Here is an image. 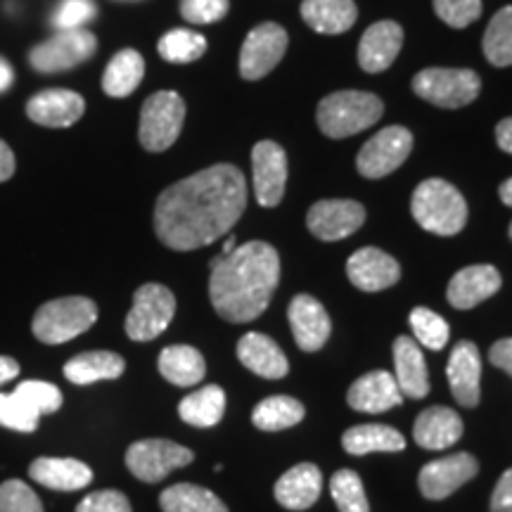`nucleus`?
<instances>
[{
    "label": "nucleus",
    "mask_w": 512,
    "mask_h": 512,
    "mask_svg": "<svg viewBox=\"0 0 512 512\" xmlns=\"http://www.w3.org/2000/svg\"><path fill=\"white\" fill-rule=\"evenodd\" d=\"M503 280L496 266L491 264H475L458 271L446 287V299L453 309L467 311L475 309L482 302L501 290Z\"/></svg>",
    "instance_id": "obj_19"
},
{
    "label": "nucleus",
    "mask_w": 512,
    "mask_h": 512,
    "mask_svg": "<svg viewBox=\"0 0 512 512\" xmlns=\"http://www.w3.org/2000/svg\"><path fill=\"white\" fill-rule=\"evenodd\" d=\"M290 36L275 22H264L249 31L240 50V74L247 81H259L271 74L283 60Z\"/></svg>",
    "instance_id": "obj_11"
},
{
    "label": "nucleus",
    "mask_w": 512,
    "mask_h": 512,
    "mask_svg": "<svg viewBox=\"0 0 512 512\" xmlns=\"http://www.w3.org/2000/svg\"><path fill=\"white\" fill-rule=\"evenodd\" d=\"M413 91L418 98L444 110H460L479 98L482 79L472 69L430 67L413 76Z\"/></svg>",
    "instance_id": "obj_6"
},
{
    "label": "nucleus",
    "mask_w": 512,
    "mask_h": 512,
    "mask_svg": "<svg viewBox=\"0 0 512 512\" xmlns=\"http://www.w3.org/2000/svg\"><path fill=\"white\" fill-rule=\"evenodd\" d=\"M247 209V178L214 164L169 185L155 204V233L169 249L190 252L223 238Z\"/></svg>",
    "instance_id": "obj_1"
},
{
    "label": "nucleus",
    "mask_w": 512,
    "mask_h": 512,
    "mask_svg": "<svg viewBox=\"0 0 512 512\" xmlns=\"http://www.w3.org/2000/svg\"><path fill=\"white\" fill-rule=\"evenodd\" d=\"M411 328L415 342L432 351L444 349L448 337H451V328H448L446 320L432 309H425V306H418V309L411 311Z\"/></svg>",
    "instance_id": "obj_39"
},
{
    "label": "nucleus",
    "mask_w": 512,
    "mask_h": 512,
    "mask_svg": "<svg viewBox=\"0 0 512 512\" xmlns=\"http://www.w3.org/2000/svg\"><path fill=\"white\" fill-rule=\"evenodd\" d=\"M330 494L339 512H370L366 489L354 470L335 472L330 479Z\"/></svg>",
    "instance_id": "obj_38"
},
{
    "label": "nucleus",
    "mask_w": 512,
    "mask_h": 512,
    "mask_svg": "<svg viewBox=\"0 0 512 512\" xmlns=\"http://www.w3.org/2000/svg\"><path fill=\"white\" fill-rule=\"evenodd\" d=\"M145 76V60L138 50H119L102 74V91L110 98H126L140 86Z\"/></svg>",
    "instance_id": "obj_32"
},
{
    "label": "nucleus",
    "mask_w": 512,
    "mask_h": 512,
    "mask_svg": "<svg viewBox=\"0 0 512 512\" xmlns=\"http://www.w3.org/2000/svg\"><path fill=\"white\" fill-rule=\"evenodd\" d=\"M510 240H512V223H510Z\"/></svg>",
    "instance_id": "obj_55"
},
{
    "label": "nucleus",
    "mask_w": 512,
    "mask_h": 512,
    "mask_svg": "<svg viewBox=\"0 0 512 512\" xmlns=\"http://www.w3.org/2000/svg\"><path fill=\"white\" fill-rule=\"evenodd\" d=\"M19 375V363L10 356H0V384L15 380Z\"/></svg>",
    "instance_id": "obj_51"
},
{
    "label": "nucleus",
    "mask_w": 512,
    "mask_h": 512,
    "mask_svg": "<svg viewBox=\"0 0 512 512\" xmlns=\"http://www.w3.org/2000/svg\"><path fill=\"white\" fill-rule=\"evenodd\" d=\"M342 446L349 456L368 453H399L406 448V439L389 425H356L342 434Z\"/></svg>",
    "instance_id": "obj_30"
},
{
    "label": "nucleus",
    "mask_w": 512,
    "mask_h": 512,
    "mask_svg": "<svg viewBox=\"0 0 512 512\" xmlns=\"http://www.w3.org/2000/svg\"><path fill=\"white\" fill-rule=\"evenodd\" d=\"M176 316V297L169 287L145 283L133 294V306L126 316V335L133 342H150L169 328Z\"/></svg>",
    "instance_id": "obj_8"
},
{
    "label": "nucleus",
    "mask_w": 512,
    "mask_h": 512,
    "mask_svg": "<svg viewBox=\"0 0 512 512\" xmlns=\"http://www.w3.org/2000/svg\"><path fill=\"white\" fill-rule=\"evenodd\" d=\"M489 361L512 377V337L498 339L489 351Z\"/></svg>",
    "instance_id": "obj_48"
},
{
    "label": "nucleus",
    "mask_w": 512,
    "mask_h": 512,
    "mask_svg": "<svg viewBox=\"0 0 512 512\" xmlns=\"http://www.w3.org/2000/svg\"><path fill=\"white\" fill-rule=\"evenodd\" d=\"M403 46V29L399 22L384 19V22H375L373 27L366 29L358 43V64L363 72L380 74L394 64L396 57L401 53Z\"/></svg>",
    "instance_id": "obj_20"
},
{
    "label": "nucleus",
    "mask_w": 512,
    "mask_h": 512,
    "mask_svg": "<svg viewBox=\"0 0 512 512\" xmlns=\"http://www.w3.org/2000/svg\"><path fill=\"white\" fill-rule=\"evenodd\" d=\"M98 320V306L88 297H62L43 304L34 316V335L43 344H64L91 330Z\"/></svg>",
    "instance_id": "obj_5"
},
{
    "label": "nucleus",
    "mask_w": 512,
    "mask_h": 512,
    "mask_svg": "<svg viewBox=\"0 0 512 512\" xmlns=\"http://www.w3.org/2000/svg\"><path fill=\"white\" fill-rule=\"evenodd\" d=\"M0 425L15 432H36L38 415L31 413L15 394H0Z\"/></svg>",
    "instance_id": "obj_43"
},
{
    "label": "nucleus",
    "mask_w": 512,
    "mask_h": 512,
    "mask_svg": "<svg viewBox=\"0 0 512 512\" xmlns=\"http://www.w3.org/2000/svg\"><path fill=\"white\" fill-rule=\"evenodd\" d=\"M463 420L453 408L430 406L418 415L413 427L415 444L427 451H444L463 437Z\"/></svg>",
    "instance_id": "obj_24"
},
{
    "label": "nucleus",
    "mask_w": 512,
    "mask_h": 512,
    "mask_svg": "<svg viewBox=\"0 0 512 512\" xmlns=\"http://www.w3.org/2000/svg\"><path fill=\"white\" fill-rule=\"evenodd\" d=\"M12 174H15V155H12L10 145L0 140V183L8 181Z\"/></svg>",
    "instance_id": "obj_49"
},
{
    "label": "nucleus",
    "mask_w": 512,
    "mask_h": 512,
    "mask_svg": "<svg viewBox=\"0 0 512 512\" xmlns=\"http://www.w3.org/2000/svg\"><path fill=\"white\" fill-rule=\"evenodd\" d=\"M157 50L166 62L190 64L207 53V38L190 29H174L159 38Z\"/></svg>",
    "instance_id": "obj_37"
},
{
    "label": "nucleus",
    "mask_w": 512,
    "mask_h": 512,
    "mask_svg": "<svg viewBox=\"0 0 512 512\" xmlns=\"http://www.w3.org/2000/svg\"><path fill=\"white\" fill-rule=\"evenodd\" d=\"M287 320L294 335V342L302 351H320L330 339L332 323L325 306L309 294H297L287 309Z\"/></svg>",
    "instance_id": "obj_18"
},
{
    "label": "nucleus",
    "mask_w": 512,
    "mask_h": 512,
    "mask_svg": "<svg viewBox=\"0 0 512 512\" xmlns=\"http://www.w3.org/2000/svg\"><path fill=\"white\" fill-rule=\"evenodd\" d=\"M302 17L318 34L337 36L354 27L358 8L354 0H304Z\"/></svg>",
    "instance_id": "obj_28"
},
{
    "label": "nucleus",
    "mask_w": 512,
    "mask_h": 512,
    "mask_svg": "<svg viewBox=\"0 0 512 512\" xmlns=\"http://www.w3.org/2000/svg\"><path fill=\"white\" fill-rule=\"evenodd\" d=\"M83 112H86V100L67 88L41 91L27 102L29 119L48 128L72 126L83 117Z\"/></svg>",
    "instance_id": "obj_21"
},
{
    "label": "nucleus",
    "mask_w": 512,
    "mask_h": 512,
    "mask_svg": "<svg viewBox=\"0 0 512 512\" xmlns=\"http://www.w3.org/2000/svg\"><path fill=\"white\" fill-rule=\"evenodd\" d=\"M192 460L195 453L190 448L169 439H143L128 446L126 451V467L131 475L147 484L162 482L169 472L190 465Z\"/></svg>",
    "instance_id": "obj_9"
},
{
    "label": "nucleus",
    "mask_w": 512,
    "mask_h": 512,
    "mask_svg": "<svg viewBox=\"0 0 512 512\" xmlns=\"http://www.w3.org/2000/svg\"><path fill=\"white\" fill-rule=\"evenodd\" d=\"M394 368L396 382H399L401 394L408 399H425L430 394V375H427V363L422 356L420 344L411 337L394 339Z\"/></svg>",
    "instance_id": "obj_26"
},
{
    "label": "nucleus",
    "mask_w": 512,
    "mask_h": 512,
    "mask_svg": "<svg viewBox=\"0 0 512 512\" xmlns=\"http://www.w3.org/2000/svg\"><path fill=\"white\" fill-rule=\"evenodd\" d=\"M126 361L114 351H86L74 356L64 366V377L74 384H93L100 380H117L124 375Z\"/></svg>",
    "instance_id": "obj_31"
},
{
    "label": "nucleus",
    "mask_w": 512,
    "mask_h": 512,
    "mask_svg": "<svg viewBox=\"0 0 512 512\" xmlns=\"http://www.w3.org/2000/svg\"><path fill=\"white\" fill-rule=\"evenodd\" d=\"M254 197L261 207L273 209L283 202L287 185V155L273 140H261L252 150Z\"/></svg>",
    "instance_id": "obj_13"
},
{
    "label": "nucleus",
    "mask_w": 512,
    "mask_h": 512,
    "mask_svg": "<svg viewBox=\"0 0 512 512\" xmlns=\"http://www.w3.org/2000/svg\"><path fill=\"white\" fill-rule=\"evenodd\" d=\"M491 512H512V467L498 479L494 494H491Z\"/></svg>",
    "instance_id": "obj_47"
},
{
    "label": "nucleus",
    "mask_w": 512,
    "mask_h": 512,
    "mask_svg": "<svg viewBox=\"0 0 512 512\" xmlns=\"http://www.w3.org/2000/svg\"><path fill=\"white\" fill-rule=\"evenodd\" d=\"M12 79H15L12 67L8 64V60H3V57H0V93L8 91V88L12 86Z\"/></svg>",
    "instance_id": "obj_52"
},
{
    "label": "nucleus",
    "mask_w": 512,
    "mask_h": 512,
    "mask_svg": "<svg viewBox=\"0 0 512 512\" xmlns=\"http://www.w3.org/2000/svg\"><path fill=\"white\" fill-rule=\"evenodd\" d=\"M157 366L164 380L176 384V387H195V384L202 382L204 375H207L204 356L195 347H188V344L166 347L162 354H159Z\"/></svg>",
    "instance_id": "obj_29"
},
{
    "label": "nucleus",
    "mask_w": 512,
    "mask_h": 512,
    "mask_svg": "<svg viewBox=\"0 0 512 512\" xmlns=\"http://www.w3.org/2000/svg\"><path fill=\"white\" fill-rule=\"evenodd\" d=\"M434 12L453 29H465L482 15V0H434Z\"/></svg>",
    "instance_id": "obj_42"
},
{
    "label": "nucleus",
    "mask_w": 512,
    "mask_h": 512,
    "mask_svg": "<svg viewBox=\"0 0 512 512\" xmlns=\"http://www.w3.org/2000/svg\"><path fill=\"white\" fill-rule=\"evenodd\" d=\"M384 114V102L368 91H337L320 100L316 119L323 136L349 138L375 126Z\"/></svg>",
    "instance_id": "obj_4"
},
{
    "label": "nucleus",
    "mask_w": 512,
    "mask_h": 512,
    "mask_svg": "<svg viewBox=\"0 0 512 512\" xmlns=\"http://www.w3.org/2000/svg\"><path fill=\"white\" fill-rule=\"evenodd\" d=\"M446 375L453 399L463 408H477L479 396H482V356H479L475 342L463 339L453 347Z\"/></svg>",
    "instance_id": "obj_16"
},
{
    "label": "nucleus",
    "mask_w": 512,
    "mask_h": 512,
    "mask_svg": "<svg viewBox=\"0 0 512 512\" xmlns=\"http://www.w3.org/2000/svg\"><path fill=\"white\" fill-rule=\"evenodd\" d=\"M238 358L247 370L264 380H283L290 373V361L275 339L261 332H247L238 342Z\"/></svg>",
    "instance_id": "obj_23"
},
{
    "label": "nucleus",
    "mask_w": 512,
    "mask_h": 512,
    "mask_svg": "<svg viewBox=\"0 0 512 512\" xmlns=\"http://www.w3.org/2000/svg\"><path fill=\"white\" fill-rule=\"evenodd\" d=\"M235 247H238V240H235V235H233V238L226 240V245H223V252L221 254H230Z\"/></svg>",
    "instance_id": "obj_54"
},
{
    "label": "nucleus",
    "mask_w": 512,
    "mask_h": 512,
    "mask_svg": "<svg viewBox=\"0 0 512 512\" xmlns=\"http://www.w3.org/2000/svg\"><path fill=\"white\" fill-rule=\"evenodd\" d=\"M12 394H15L31 413H36L38 418H41V415L60 411L62 408V392L50 382H41V380L22 382Z\"/></svg>",
    "instance_id": "obj_40"
},
{
    "label": "nucleus",
    "mask_w": 512,
    "mask_h": 512,
    "mask_svg": "<svg viewBox=\"0 0 512 512\" xmlns=\"http://www.w3.org/2000/svg\"><path fill=\"white\" fill-rule=\"evenodd\" d=\"M498 195H501V202L505 207H512V178H508V181L498 188Z\"/></svg>",
    "instance_id": "obj_53"
},
{
    "label": "nucleus",
    "mask_w": 512,
    "mask_h": 512,
    "mask_svg": "<svg viewBox=\"0 0 512 512\" xmlns=\"http://www.w3.org/2000/svg\"><path fill=\"white\" fill-rule=\"evenodd\" d=\"M413 219L427 233L451 238L458 235L467 223V202L456 185L441 178H427L413 192Z\"/></svg>",
    "instance_id": "obj_3"
},
{
    "label": "nucleus",
    "mask_w": 512,
    "mask_h": 512,
    "mask_svg": "<svg viewBox=\"0 0 512 512\" xmlns=\"http://www.w3.org/2000/svg\"><path fill=\"white\" fill-rule=\"evenodd\" d=\"M230 0H181V15L190 24H214L228 15Z\"/></svg>",
    "instance_id": "obj_45"
},
{
    "label": "nucleus",
    "mask_w": 512,
    "mask_h": 512,
    "mask_svg": "<svg viewBox=\"0 0 512 512\" xmlns=\"http://www.w3.org/2000/svg\"><path fill=\"white\" fill-rule=\"evenodd\" d=\"M223 413H226V392L219 384H207L178 403L181 420L192 427H202V430L219 425Z\"/></svg>",
    "instance_id": "obj_33"
},
{
    "label": "nucleus",
    "mask_w": 512,
    "mask_h": 512,
    "mask_svg": "<svg viewBox=\"0 0 512 512\" xmlns=\"http://www.w3.org/2000/svg\"><path fill=\"white\" fill-rule=\"evenodd\" d=\"M95 12H98V8H95L93 0H62L60 8L53 15V24L60 31L81 29V24L91 22Z\"/></svg>",
    "instance_id": "obj_44"
},
{
    "label": "nucleus",
    "mask_w": 512,
    "mask_h": 512,
    "mask_svg": "<svg viewBox=\"0 0 512 512\" xmlns=\"http://www.w3.org/2000/svg\"><path fill=\"white\" fill-rule=\"evenodd\" d=\"M159 505L164 512H228L214 491L197 484H174L162 491Z\"/></svg>",
    "instance_id": "obj_35"
},
{
    "label": "nucleus",
    "mask_w": 512,
    "mask_h": 512,
    "mask_svg": "<svg viewBox=\"0 0 512 512\" xmlns=\"http://www.w3.org/2000/svg\"><path fill=\"white\" fill-rule=\"evenodd\" d=\"M76 512H133V510H131V503H128V498L121 494V491L102 489L83 498Z\"/></svg>",
    "instance_id": "obj_46"
},
{
    "label": "nucleus",
    "mask_w": 512,
    "mask_h": 512,
    "mask_svg": "<svg viewBox=\"0 0 512 512\" xmlns=\"http://www.w3.org/2000/svg\"><path fill=\"white\" fill-rule=\"evenodd\" d=\"M366 223V207L356 200H320L306 214V226L318 240L337 242Z\"/></svg>",
    "instance_id": "obj_14"
},
{
    "label": "nucleus",
    "mask_w": 512,
    "mask_h": 512,
    "mask_svg": "<svg viewBox=\"0 0 512 512\" xmlns=\"http://www.w3.org/2000/svg\"><path fill=\"white\" fill-rule=\"evenodd\" d=\"M403 401L401 387L396 377L387 370H373L351 384L347 392V403L361 413H384L399 406Z\"/></svg>",
    "instance_id": "obj_22"
},
{
    "label": "nucleus",
    "mask_w": 512,
    "mask_h": 512,
    "mask_svg": "<svg viewBox=\"0 0 512 512\" xmlns=\"http://www.w3.org/2000/svg\"><path fill=\"white\" fill-rule=\"evenodd\" d=\"M306 408L302 401L292 396H268V399L256 403L252 411V422L264 432H280L290 430L304 420Z\"/></svg>",
    "instance_id": "obj_34"
},
{
    "label": "nucleus",
    "mask_w": 512,
    "mask_h": 512,
    "mask_svg": "<svg viewBox=\"0 0 512 512\" xmlns=\"http://www.w3.org/2000/svg\"><path fill=\"white\" fill-rule=\"evenodd\" d=\"M484 55L494 67H510L512 64V5L498 10L491 17L482 41Z\"/></svg>",
    "instance_id": "obj_36"
},
{
    "label": "nucleus",
    "mask_w": 512,
    "mask_h": 512,
    "mask_svg": "<svg viewBox=\"0 0 512 512\" xmlns=\"http://www.w3.org/2000/svg\"><path fill=\"white\" fill-rule=\"evenodd\" d=\"M413 150V133L403 126H387L375 133L356 157L358 174L370 181L394 174Z\"/></svg>",
    "instance_id": "obj_10"
},
{
    "label": "nucleus",
    "mask_w": 512,
    "mask_h": 512,
    "mask_svg": "<svg viewBox=\"0 0 512 512\" xmlns=\"http://www.w3.org/2000/svg\"><path fill=\"white\" fill-rule=\"evenodd\" d=\"M95 50H98V41L91 31L86 29H72V31H60V34L50 38V41L41 43L31 50L29 60L31 67L38 69L43 74L64 72V69H72L76 64L91 60Z\"/></svg>",
    "instance_id": "obj_12"
},
{
    "label": "nucleus",
    "mask_w": 512,
    "mask_h": 512,
    "mask_svg": "<svg viewBox=\"0 0 512 512\" xmlns=\"http://www.w3.org/2000/svg\"><path fill=\"white\" fill-rule=\"evenodd\" d=\"M280 283V256L268 242L252 240L211 261L209 299L228 323H252L271 304Z\"/></svg>",
    "instance_id": "obj_2"
},
{
    "label": "nucleus",
    "mask_w": 512,
    "mask_h": 512,
    "mask_svg": "<svg viewBox=\"0 0 512 512\" xmlns=\"http://www.w3.org/2000/svg\"><path fill=\"white\" fill-rule=\"evenodd\" d=\"M185 100L176 91L152 93L140 110V145L147 152H164L181 136Z\"/></svg>",
    "instance_id": "obj_7"
},
{
    "label": "nucleus",
    "mask_w": 512,
    "mask_h": 512,
    "mask_svg": "<svg viewBox=\"0 0 512 512\" xmlns=\"http://www.w3.org/2000/svg\"><path fill=\"white\" fill-rule=\"evenodd\" d=\"M323 491V475L313 463H299L290 467L275 482V501L287 510H309Z\"/></svg>",
    "instance_id": "obj_25"
},
{
    "label": "nucleus",
    "mask_w": 512,
    "mask_h": 512,
    "mask_svg": "<svg viewBox=\"0 0 512 512\" xmlns=\"http://www.w3.org/2000/svg\"><path fill=\"white\" fill-rule=\"evenodd\" d=\"M477 472L479 463L472 453H453V456L432 460L418 475L420 494L430 501H444L460 486L475 479Z\"/></svg>",
    "instance_id": "obj_15"
},
{
    "label": "nucleus",
    "mask_w": 512,
    "mask_h": 512,
    "mask_svg": "<svg viewBox=\"0 0 512 512\" xmlns=\"http://www.w3.org/2000/svg\"><path fill=\"white\" fill-rule=\"evenodd\" d=\"M34 482L53 491H79L93 482V470L76 458H38L31 463Z\"/></svg>",
    "instance_id": "obj_27"
},
{
    "label": "nucleus",
    "mask_w": 512,
    "mask_h": 512,
    "mask_svg": "<svg viewBox=\"0 0 512 512\" xmlns=\"http://www.w3.org/2000/svg\"><path fill=\"white\" fill-rule=\"evenodd\" d=\"M496 143L501 147L503 152H508L512 155V117L503 119L501 124L496 126Z\"/></svg>",
    "instance_id": "obj_50"
},
{
    "label": "nucleus",
    "mask_w": 512,
    "mask_h": 512,
    "mask_svg": "<svg viewBox=\"0 0 512 512\" xmlns=\"http://www.w3.org/2000/svg\"><path fill=\"white\" fill-rule=\"evenodd\" d=\"M0 512H43L41 498L19 479L0 484Z\"/></svg>",
    "instance_id": "obj_41"
},
{
    "label": "nucleus",
    "mask_w": 512,
    "mask_h": 512,
    "mask_svg": "<svg viewBox=\"0 0 512 512\" xmlns=\"http://www.w3.org/2000/svg\"><path fill=\"white\" fill-rule=\"evenodd\" d=\"M347 275L358 290L382 292L399 283L401 266L392 254L377 247H363L349 256Z\"/></svg>",
    "instance_id": "obj_17"
}]
</instances>
